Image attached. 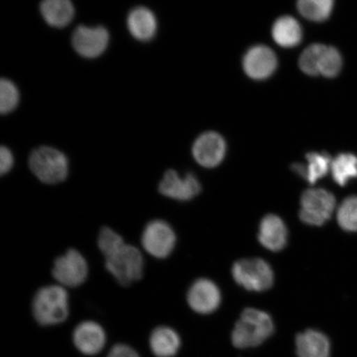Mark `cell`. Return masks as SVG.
<instances>
[{
	"instance_id": "52a82bcc",
	"label": "cell",
	"mask_w": 357,
	"mask_h": 357,
	"mask_svg": "<svg viewBox=\"0 0 357 357\" xmlns=\"http://www.w3.org/2000/svg\"><path fill=\"white\" fill-rule=\"evenodd\" d=\"M336 205L334 196L323 189H311L301 197V220L306 225L321 226L327 222Z\"/></svg>"
},
{
	"instance_id": "e0dca14e",
	"label": "cell",
	"mask_w": 357,
	"mask_h": 357,
	"mask_svg": "<svg viewBox=\"0 0 357 357\" xmlns=\"http://www.w3.org/2000/svg\"><path fill=\"white\" fill-rule=\"evenodd\" d=\"M296 351L298 357H329L330 342L324 333L307 330L298 335Z\"/></svg>"
},
{
	"instance_id": "3957f363",
	"label": "cell",
	"mask_w": 357,
	"mask_h": 357,
	"mask_svg": "<svg viewBox=\"0 0 357 357\" xmlns=\"http://www.w3.org/2000/svg\"><path fill=\"white\" fill-rule=\"evenodd\" d=\"M31 172L44 184L56 185L66 180L69 162L62 151L43 146L32 151L29 158Z\"/></svg>"
},
{
	"instance_id": "83f0119b",
	"label": "cell",
	"mask_w": 357,
	"mask_h": 357,
	"mask_svg": "<svg viewBox=\"0 0 357 357\" xmlns=\"http://www.w3.org/2000/svg\"><path fill=\"white\" fill-rule=\"evenodd\" d=\"M342 61L340 53L333 47H326L321 61L320 74L326 77H334L342 68Z\"/></svg>"
},
{
	"instance_id": "4316f807",
	"label": "cell",
	"mask_w": 357,
	"mask_h": 357,
	"mask_svg": "<svg viewBox=\"0 0 357 357\" xmlns=\"http://www.w3.org/2000/svg\"><path fill=\"white\" fill-rule=\"evenodd\" d=\"M20 92L10 79H2L0 82V112L8 114L19 104Z\"/></svg>"
},
{
	"instance_id": "ba28073f",
	"label": "cell",
	"mask_w": 357,
	"mask_h": 357,
	"mask_svg": "<svg viewBox=\"0 0 357 357\" xmlns=\"http://www.w3.org/2000/svg\"><path fill=\"white\" fill-rule=\"evenodd\" d=\"M141 242L144 251L150 256L164 259L171 255L176 245V236L167 222L155 220L144 227Z\"/></svg>"
},
{
	"instance_id": "9c48e42d",
	"label": "cell",
	"mask_w": 357,
	"mask_h": 357,
	"mask_svg": "<svg viewBox=\"0 0 357 357\" xmlns=\"http://www.w3.org/2000/svg\"><path fill=\"white\" fill-rule=\"evenodd\" d=\"M109 34L104 26H79L73 36V45L79 55L96 58L104 53L108 47Z\"/></svg>"
},
{
	"instance_id": "2e32d148",
	"label": "cell",
	"mask_w": 357,
	"mask_h": 357,
	"mask_svg": "<svg viewBox=\"0 0 357 357\" xmlns=\"http://www.w3.org/2000/svg\"><path fill=\"white\" fill-rule=\"evenodd\" d=\"M129 32L139 41H149L158 29V21L154 13L146 7H137L129 13L127 20Z\"/></svg>"
},
{
	"instance_id": "5b68a950",
	"label": "cell",
	"mask_w": 357,
	"mask_h": 357,
	"mask_svg": "<svg viewBox=\"0 0 357 357\" xmlns=\"http://www.w3.org/2000/svg\"><path fill=\"white\" fill-rule=\"evenodd\" d=\"M52 274L61 287H78L86 282L88 278L89 266L86 259L77 249L67 250L63 255L56 259Z\"/></svg>"
},
{
	"instance_id": "484cf974",
	"label": "cell",
	"mask_w": 357,
	"mask_h": 357,
	"mask_svg": "<svg viewBox=\"0 0 357 357\" xmlns=\"http://www.w3.org/2000/svg\"><path fill=\"white\" fill-rule=\"evenodd\" d=\"M337 221L343 229L357 231V197L343 201L338 208Z\"/></svg>"
},
{
	"instance_id": "d6986e66",
	"label": "cell",
	"mask_w": 357,
	"mask_h": 357,
	"mask_svg": "<svg viewBox=\"0 0 357 357\" xmlns=\"http://www.w3.org/2000/svg\"><path fill=\"white\" fill-rule=\"evenodd\" d=\"M307 164H294L292 171L298 174L310 184H314L319 178L327 175L331 169L332 160L327 153H311L306 155Z\"/></svg>"
},
{
	"instance_id": "7402d4cb",
	"label": "cell",
	"mask_w": 357,
	"mask_h": 357,
	"mask_svg": "<svg viewBox=\"0 0 357 357\" xmlns=\"http://www.w3.org/2000/svg\"><path fill=\"white\" fill-rule=\"evenodd\" d=\"M331 172L337 184L346 185L351 178L357 177L356 156L350 153L337 155L332 162Z\"/></svg>"
},
{
	"instance_id": "7a4b0ae2",
	"label": "cell",
	"mask_w": 357,
	"mask_h": 357,
	"mask_svg": "<svg viewBox=\"0 0 357 357\" xmlns=\"http://www.w3.org/2000/svg\"><path fill=\"white\" fill-rule=\"evenodd\" d=\"M274 331V324L269 314L255 310L243 312L231 334L234 345L248 348L261 345Z\"/></svg>"
},
{
	"instance_id": "5bb4252c",
	"label": "cell",
	"mask_w": 357,
	"mask_h": 357,
	"mask_svg": "<svg viewBox=\"0 0 357 357\" xmlns=\"http://www.w3.org/2000/svg\"><path fill=\"white\" fill-rule=\"evenodd\" d=\"M278 65L276 56L270 48L258 46L251 49L244 58V70L250 77L262 79L269 77Z\"/></svg>"
},
{
	"instance_id": "44dd1931",
	"label": "cell",
	"mask_w": 357,
	"mask_h": 357,
	"mask_svg": "<svg viewBox=\"0 0 357 357\" xmlns=\"http://www.w3.org/2000/svg\"><path fill=\"white\" fill-rule=\"evenodd\" d=\"M272 35L280 46L293 47L301 41L302 31L300 24L293 17H283L275 22Z\"/></svg>"
},
{
	"instance_id": "9a60e30c",
	"label": "cell",
	"mask_w": 357,
	"mask_h": 357,
	"mask_svg": "<svg viewBox=\"0 0 357 357\" xmlns=\"http://www.w3.org/2000/svg\"><path fill=\"white\" fill-rule=\"evenodd\" d=\"M259 241L268 250L278 252L287 241V229L281 218L274 214L263 218L258 235Z\"/></svg>"
},
{
	"instance_id": "603a6c76",
	"label": "cell",
	"mask_w": 357,
	"mask_h": 357,
	"mask_svg": "<svg viewBox=\"0 0 357 357\" xmlns=\"http://www.w3.org/2000/svg\"><path fill=\"white\" fill-rule=\"evenodd\" d=\"M333 0H298V8L307 20L324 21L331 15Z\"/></svg>"
},
{
	"instance_id": "ac0fdd59",
	"label": "cell",
	"mask_w": 357,
	"mask_h": 357,
	"mask_svg": "<svg viewBox=\"0 0 357 357\" xmlns=\"http://www.w3.org/2000/svg\"><path fill=\"white\" fill-rule=\"evenodd\" d=\"M40 10L47 24L55 28H64L75 15V8L70 0H43Z\"/></svg>"
},
{
	"instance_id": "8fae6325",
	"label": "cell",
	"mask_w": 357,
	"mask_h": 357,
	"mask_svg": "<svg viewBox=\"0 0 357 357\" xmlns=\"http://www.w3.org/2000/svg\"><path fill=\"white\" fill-rule=\"evenodd\" d=\"M226 145L225 140L215 132L201 135L193 146L194 158L201 166L214 167L225 158Z\"/></svg>"
},
{
	"instance_id": "277c9868",
	"label": "cell",
	"mask_w": 357,
	"mask_h": 357,
	"mask_svg": "<svg viewBox=\"0 0 357 357\" xmlns=\"http://www.w3.org/2000/svg\"><path fill=\"white\" fill-rule=\"evenodd\" d=\"M105 259L107 271L122 287H128L144 276V257L135 245L125 243Z\"/></svg>"
},
{
	"instance_id": "d4e9b609",
	"label": "cell",
	"mask_w": 357,
	"mask_h": 357,
	"mask_svg": "<svg viewBox=\"0 0 357 357\" xmlns=\"http://www.w3.org/2000/svg\"><path fill=\"white\" fill-rule=\"evenodd\" d=\"M125 243L123 236L109 227H102L98 236V247L105 258L118 251Z\"/></svg>"
},
{
	"instance_id": "7c38bea8",
	"label": "cell",
	"mask_w": 357,
	"mask_h": 357,
	"mask_svg": "<svg viewBox=\"0 0 357 357\" xmlns=\"http://www.w3.org/2000/svg\"><path fill=\"white\" fill-rule=\"evenodd\" d=\"M187 300L192 310L199 314H209L220 305V291L212 281L200 279L192 284Z\"/></svg>"
},
{
	"instance_id": "6da1fadb",
	"label": "cell",
	"mask_w": 357,
	"mask_h": 357,
	"mask_svg": "<svg viewBox=\"0 0 357 357\" xmlns=\"http://www.w3.org/2000/svg\"><path fill=\"white\" fill-rule=\"evenodd\" d=\"M69 294L60 284L39 289L33 301V314L38 323L52 326L65 322L69 315Z\"/></svg>"
},
{
	"instance_id": "f546056e",
	"label": "cell",
	"mask_w": 357,
	"mask_h": 357,
	"mask_svg": "<svg viewBox=\"0 0 357 357\" xmlns=\"http://www.w3.org/2000/svg\"><path fill=\"white\" fill-rule=\"evenodd\" d=\"M107 357H140L137 352L126 344H117L109 351Z\"/></svg>"
},
{
	"instance_id": "4fadbf2b",
	"label": "cell",
	"mask_w": 357,
	"mask_h": 357,
	"mask_svg": "<svg viewBox=\"0 0 357 357\" xmlns=\"http://www.w3.org/2000/svg\"><path fill=\"white\" fill-rule=\"evenodd\" d=\"M73 342L77 349L87 356H95L104 349L106 334L99 324L86 321L75 328Z\"/></svg>"
},
{
	"instance_id": "ffe728a7",
	"label": "cell",
	"mask_w": 357,
	"mask_h": 357,
	"mask_svg": "<svg viewBox=\"0 0 357 357\" xmlns=\"http://www.w3.org/2000/svg\"><path fill=\"white\" fill-rule=\"evenodd\" d=\"M150 347L158 357H172L181 347L178 333L171 328L158 327L153 330L150 337Z\"/></svg>"
},
{
	"instance_id": "cb8c5ba5",
	"label": "cell",
	"mask_w": 357,
	"mask_h": 357,
	"mask_svg": "<svg viewBox=\"0 0 357 357\" xmlns=\"http://www.w3.org/2000/svg\"><path fill=\"white\" fill-rule=\"evenodd\" d=\"M327 46L321 44L312 45L305 49L300 58V66L303 73L317 75L320 74L321 61Z\"/></svg>"
},
{
	"instance_id": "8992f818",
	"label": "cell",
	"mask_w": 357,
	"mask_h": 357,
	"mask_svg": "<svg viewBox=\"0 0 357 357\" xmlns=\"http://www.w3.org/2000/svg\"><path fill=\"white\" fill-rule=\"evenodd\" d=\"M236 282L251 291H264L271 287L274 275L271 268L259 258L243 259L233 267Z\"/></svg>"
},
{
	"instance_id": "30bf717a",
	"label": "cell",
	"mask_w": 357,
	"mask_h": 357,
	"mask_svg": "<svg viewBox=\"0 0 357 357\" xmlns=\"http://www.w3.org/2000/svg\"><path fill=\"white\" fill-rule=\"evenodd\" d=\"M160 195L172 199L188 201L199 194L201 186L197 178L193 174L181 176L174 169L165 172L159 183Z\"/></svg>"
},
{
	"instance_id": "f1b7e54d",
	"label": "cell",
	"mask_w": 357,
	"mask_h": 357,
	"mask_svg": "<svg viewBox=\"0 0 357 357\" xmlns=\"http://www.w3.org/2000/svg\"><path fill=\"white\" fill-rule=\"evenodd\" d=\"M15 165V158L10 149L2 146L0 149V174L1 176L6 175L11 171Z\"/></svg>"
}]
</instances>
